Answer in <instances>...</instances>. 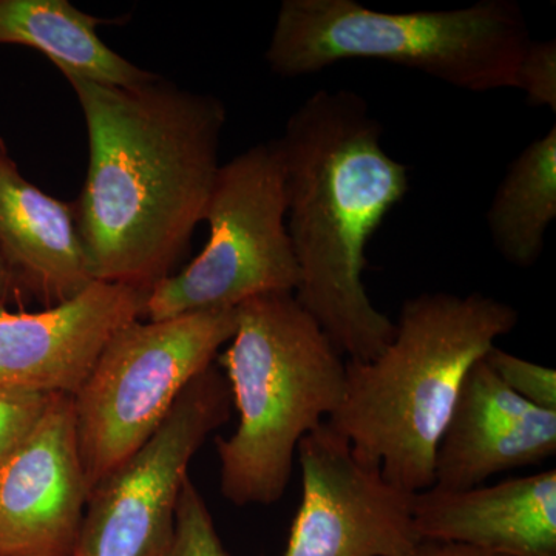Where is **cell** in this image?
Instances as JSON below:
<instances>
[{
	"mask_svg": "<svg viewBox=\"0 0 556 556\" xmlns=\"http://www.w3.org/2000/svg\"><path fill=\"white\" fill-rule=\"evenodd\" d=\"M64 78L89 139L86 181L73 204L91 277L150 291L204 222L222 167L225 104L161 76L135 87Z\"/></svg>",
	"mask_w": 556,
	"mask_h": 556,
	"instance_id": "obj_1",
	"label": "cell"
},
{
	"mask_svg": "<svg viewBox=\"0 0 556 556\" xmlns=\"http://www.w3.org/2000/svg\"><path fill=\"white\" fill-rule=\"evenodd\" d=\"M382 131L356 91L320 90L276 139L299 266L294 298L350 361L379 356L396 332L364 285L369 240L409 186L407 166L388 155Z\"/></svg>",
	"mask_w": 556,
	"mask_h": 556,
	"instance_id": "obj_2",
	"label": "cell"
},
{
	"mask_svg": "<svg viewBox=\"0 0 556 556\" xmlns=\"http://www.w3.org/2000/svg\"><path fill=\"white\" fill-rule=\"evenodd\" d=\"M519 321L473 292L405 300L394 338L371 361L346 362L345 393L327 422L358 460L409 493L434 485V456L468 369Z\"/></svg>",
	"mask_w": 556,
	"mask_h": 556,
	"instance_id": "obj_3",
	"label": "cell"
},
{
	"mask_svg": "<svg viewBox=\"0 0 556 556\" xmlns=\"http://www.w3.org/2000/svg\"><path fill=\"white\" fill-rule=\"evenodd\" d=\"M236 314L218 361L239 424L217 439L219 486L233 506H270L287 492L300 441L339 408L346 362L294 292L258 295Z\"/></svg>",
	"mask_w": 556,
	"mask_h": 556,
	"instance_id": "obj_4",
	"label": "cell"
},
{
	"mask_svg": "<svg viewBox=\"0 0 556 556\" xmlns=\"http://www.w3.org/2000/svg\"><path fill=\"white\" fill-rule=\"evenodd\" d=\"M530 40L525 14L511 0L415 13L376 11L356 0H283L265 56L283 78L375 60L485 93L517 89Z\"/></svg>",
	"mask_w": 556,
	"mask_h": 556,
	"instance_id": "obj_5",
	"label": "cell"
},
{
	"mask_svg": "<svg viewBox=\"0 0 556 556\" xmlns=\"http://www.w3.org/2000/svg\"><path fill=\"white\" fill-rule=\"evenodd\" d=\"M236 309L130 321L98 357L73 397L90 492L149 441L192 380L232 339Z\"/></svg>",
	"mask_w": 556,
	"mask_h": 556,
	"instance_id": "obj_6",
	"label": "cell"
},
{
	"mask_svg": "<svg viewBox=\"0 0 556 556\" xmlns=\"http://www.w3.org/2000/svg\"><path fill=\"white\" fill-rule=\"evenodd\" d=\"M204 222L206 247L185 269L150 289L142 317L236 309L258 295L295 291L299 266L287 228L277 141L260 142L219 167Z\"/></svg>",
	"mask_w": 556,
	"mask_h": 556,
	"instance_id": "obj_7",
	"label": "cell"
},
{
	"mask_svg": "<svg viewBox=\"0 0 556 556\" xmlns=\"http://www.w3.org/2000/svg\"><path fill=\"white\" fill-rule=\"evenodd\" d=\"M229 383L211 365L186 388L156 433L90 492L70 556H161L189 464L229 419Z\"/></svg>",
	"mask_w": 556,
	"mask_h": 556,
	"instance_id": "obj_8",
	"label": "cell"
},
{
	"mask_svg": "<svg viewBox=\"0 0 556 556\" xmlns=\"http://www.w3.org/2000/svg\"><path fill=\"white\" fill-rule=\"evenodd\" d=\"M302 503L283 556H408L419 546L413 500L358 460L327 420L300 441Z\"/></svg>",
	"mask_w": 556,
	"mask_h": 556,
	"instance_id": "obj_9",
	"label": "cell"
},
{
	"mask_svg": "<svg viewBox=\"0 0 556 556\" xmlns=\"http://www.w3.org/2000/svg\"><path fill=\"white\" fill-rule=\"evenodd\" d=\"M89 496L73 397L53 394L31 433L0 464V554L72 555Z\"/></svg>",
	"mask_w": 556,
	"mask_h": 556,
	"instance_id": "obj_10",
	"label": "cell"
},
{
	"mask_svg": "<svg viewBox=\"0 0 556 556\" xmlns=\"http://www.w3.org/2000/svg\"><path fill=\"white\" fill-rule=\"evenodd\" d=\"M148 295L93 281L76 298L38 313L0 306V388L75 396L109 340L144 316Z\"/></svg>",
	"mask_w": 556,
	"mask_h": 556,
	"instance_id": "obj_11",
	"label": "cell"
},
{
	"mask_svg": "<svg viewBox=\"0 0 556 556\" xmlns=\"http://www.w3.org/2000/svg\"><path fill=\"white\" fill-rule=\"evenodd\" d=\"M556 453V412L535 407L484 357L468 369L434 456V486L467 490Z\"/></svg>",
	"mask_w": 556,
	"mask_h": 556,
	"instance_id": "obj_12",
	"label": "cell"
},
{
	"mask_svg": "<svg viewBox=\"0 0 556 556\" xmlns=\"http://www.w3.org/2000/svg\"><path fill=\"white\" fill-rule=\"evenodd\" d=\"M420 540L464 544L500 556H556V470L467 490L416 493Z\"/></svg>",
	"mask_w": 556,
	"mask_h": 556,
	"instance_id": "obj_13",
	"label": "cell"
},
{
	"mask_svg": "<svg viewBox=\"0 0 556 556\" xmlns=\"http://www.w3.org/2000/svg\"><path fill=\"white\" fill-rule=\"evenodd\" d=\"M0 257L11 276L49 306L93 283L75 204L54 199L22 175L0 137Z\"/></svg>",
	"mask_w": 556,
	"mask_h": 556,
	"instance_id": "obj_14",
	"label": "cell"
},
{
	"mask_svg": "<svg viewBox=\"0 0 556 556\" xmlns=\"http://www.w3.org/2000/svg\"><path fill=\"white\" fill-rule=\"evenodd\" d=\"M108 22L68 0H0V46L38 50L62 76L104 86L135 87L159 78L110 49L98 35Z\"/></svg>",
	"mask_w": 556,
	"mask_h": 556,
	"instance_id": "obj_15",
	"label": "cell"
},
{
	"mask_svg": "<svg viewBox=\"0 0 556 556\" xmlns=\"http://www.w3.org/2000/svg\"><path fill=\"white\" fill-rule=\"evenodd\" d=\"M556 218V127L515 159L486 212L490 237L501 257L532 268Z\"/></svg>",
	"mask_w": 556,
	"mask_h": 556,
	"instance_id": "obj_16",
	"label": "cell"
},
{
	"mask_svg": "<svg viewBox=\"0 0 556 556\" xmlns=\"http://www.w3.org/2000/svg\"><path fill=\"white\" fill-rule=\"evenodd\" d=\"M161 556H230L223 546L206 500L189 478L179 493L174 530Z\"/></svg>",
	"mask_w": 556,
	"mask_h": 556,
	"instance_id": "obj_17",
	"label": "cell"
},
{
	"mask_svg": "<svg viewBox=\"0 0 556 556\" xmlns=\"http://www.w3.org/2000/svg\"><path fill=\"white\" fill-rule=\"evenodd\" d=\"M484 361L514 393L535 407L556 412V372L493 346Z\"/></svg>",
	"mask_w": 556,
	"mask_h": 556,
	"instance_id": "obj_18",
	"label": "cell"
},
{
	"mask_svg": "<svg viewBox=\"0 0 556 556\" xmlns=\"http://www.w3.org/2000/svg\"><path fill=\"white\" fill-rule=\"evenodd\" d=\"M53 394L0 388V464L31 433Z\"/></svg>",
	"mask_w": 556,
	"mask_h": 556,
	"instance_id": "obj_19",
	"label": "cell"
},
{
	"mask_svg": "<svg viewBox=\"0 0 556 556\" xmlns=\"http://www.w3.org/2000/svg\"><path fill=\"white\" fill-rule=\"evenodd\" d=\"M517 89L525 91L527 104L556 112V42L530 40L517 73Z\"/></svg>",
	"mask_w": 556,
	"mask_h": 556,
	"instance_id": "obj_20",
	"label": "cell"
},
{
	"mask_svg": "<svg viewBox=\"0 0 556 556\" xmlns=\"http://www.w3.org/2000/svg\"><path fill=\"white\" fill-rule=\"evenodd\" d=\"M408 556H500L490 554V552L481 551L464 544L441 543V541L422 540L419 546L415 548Z\"/></svg>",
	"mask_w": 556,
	"mask_h": 556,
	"instance_id": "obj_21",
	"label": "cell"
},
{
	"mask_svg": "<svg viewBox=\"0 0 556 556\" xmlns=\"http://www.w3.org/2000/svg\"><path fill=\"white\" fill-rule=\"evenodd\" d=\"M14 287H16V281L11 276L10 269L7 268L5 262L0 257V306H3V302L9 298Z\"/></svg>",
	"mask_w": 556,
	"mask_h": 556,
	"instance_id": "obj_22",
	"label": "cell"
},
{
	"mask_svg": "<svg viewBox=\"0 0 556 556\" xmlns=\"http://www.w3.org/2000/svg\"><path fill=\"white\" fill-rule=\"evenodd\" d=\"M0 556H27V555H7V554H0Z\"/></svg>",
	"mask_w": 556,
	"mask_h": 556,
	"instance_id": "obj_23",
	"label": "cell"
}]
</instances>
